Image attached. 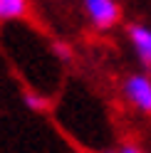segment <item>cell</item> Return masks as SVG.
Instances as JSON below:
<instances>
[{"label": "cell", "instance_id": "obj_1", "mask_svg": "<svg viewBox=\"0 0 151 153\" xmlns=\"http://www.w3.org/2000/svg\"><path fill=\"white\" fill-rule=\"evenodd\" d=\"M124 99L141 114H151V76L146 72H134L121 82Z\"/></svg>", "mask_w": 151, "mask_h": 153}, {"label": "cell", "instance_id": "obj_2", "mask_svg": "<svg viewBox=\"0 0 151 153\" xmlns=\"http://www.w3.org/2000/svg\"><path fill=\"white\" fill-rule=\"evenodd\" d=\"M82 5H84V13H87L89 22L97 30H109L121 17V7L117 0H82Z\"/></svg>", "mask_w": 151, "mask_h": 153}, {"label": "cell", "instance_id": "obj_3", "mask_svg": "<svg viewBox=\"0 0 151 153\" xmlns=\"http://www.w3.org/2000/svg\"><path fill=\"white\" fill-rule=\"evenodd\" d=\"M126 35H129V42L134 47L139 62L151 69V27L141 25V22H134V25L126 27Z\"/></svg>", "mask_w": 151, "mask_h": 153}, {"label": "cell", "instance_id": "obj_4", "mask_svg": "<svg viewBox=\"0 0 151 153\" xmlns=\"http://www.w3.org/2000/svg\"><path fill=\"white\" fill-rule=\"evenodd\" d=\"M30 0H0V22L7 20H20L27 13Z\"/></svg>", "mask_w": 151, "mask_h": 153}, {"label": "cell", "instance_id": "obj_5", "mask_svg": "<svg viewBox=\"0 0 151 153\" xmlns=\"http://www.w3.org/2000/svg\"><path fill=\"white\" fill-rule=\"evenodd\" d=\"M22 101H25V106L32 109V111H45L47 106H50V101H47L45 97H40V94H35V91H27L22 97Z\"/></svg>", "mask_w": 151, "mask_h": 153}, {"label": "cell", "instance_id": "obj_6", "mask_svg": "<svg viewBox=\"0 0 151 153\" xmlns=\"http://www.w3.org/2000/svg\"><path fill=\"white\" fill-rule=\"evenodd\" d=\"M52 50H55V54H57L62 62H70V59H72V50H70V45H64V42H55V45H52Z\"/></svg>", "mask_w": 151, "mask_h": 153}, {"label": "cell", "instance_id": "obj_7", "mask_svg": "<svg viewBox=\"0 0 151 153\" xmlns=\"http://www.w3.org/2000/svg\"><path fill=\"white\" fill-rule=\"evenodd\" d=\"M117 153H144L139 146H134V143H124V146H119Z\"/></svg>", "mask_w": 151, "mask_h": 153}, {"label": "cell", "instance_id": "obj_8", "mask_svg": "<svg viewBox=\"0 0 151 153\" xmlns=\"http://www.w3.org/2000/svg\"><path fill=\"white\" fill-rule=\"evenodd\" d=\"M104 153H117V151H104Z\"/></svg>", "mask_w": 151, "mask_h": 153}]
</instances>
